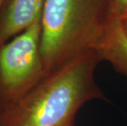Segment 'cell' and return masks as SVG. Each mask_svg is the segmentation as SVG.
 <instances>
[{"mask_svg":"<svg viewBox=\"0 0 127 126\" xmlns=\"http://www.w3.org/2000/svg\"><path fill=\"white\" fill-rule=\"evenodd\" d=\"M45 0H5L0 10V46L42 17Z\"/></svg>","mask_w":127,"mask_h":126,"instance_id":"cell-4","label":"cell"},{"mask_svg":"<svg viewBox=\"0 0 127 126\" xmlns=\"http://www.w3.org/2000/svg\"><path fill=\"white\" fill-rule=\"evenodd\" d=\"M98 59L95 51L89 49L45 75L1 111L0 126H75L78 111L86 102L106 99L94 77Z\"/></svg>","mask_w":127,"mask_h":126,"instance_id":"cell-1","label":"cell"},{"mask_svg":"<svg viewBox=\"0 0 127 126\" xmlns=\"http://www.w3.org/2000/svg\"><path fill=\"white\" fill-rule=\"evenodd\" d=\"M0 114H1V111H0Z\"/></svg>","mask_w":127,"mask_h":126,"instance_id":"cell-9","label":"cell"},{"mask_svg":"<svg viewBox=\"0 0 127 126\" xmlns=\"http://www.w3.org/2000/svg\"><path fill=\"white\" fill-rule=\"evenodd\" d=\"M4 1H5V0H0V10H1V7L2 6V4H3Z\"/></svg>","mask_w":127,"mask_h":126,"instance_id":"cell-8","label":"cell"},{"mask_svg":"<svg viewBox=\"0 0 127 126\" xmlns=\"http://www.w3.org/2000/svg\"><path fill=\"white\" fill-rule=\"evenodd\" d=\"M41 18L0 46V111L20 100L45 76L40 53Z\"/></svg>","mask_w":127,"mask_h":126,"instance_id":"cell-3","label":"cell"},{"mask_svg":"<svg viewBox=\"0 0 127 126\" xmlns=\"http://www.w3.org/2000/svg\"><path fill=\"white\" fill-rule=\"evenodd\" d=\"M117 2L121 8H123L127 12V0H117Z\"/></svg>","mask_w":127,"mask_h":126,"instance_id":"cell-6","label":"cell"},{"mask_svg":"<svg viewBox=\"0 0 127 126\" xmlns=\"http://www.w3.org/2000/svg\"><path fill=\"white\" fill-rule=\"evenodd\" d=\"M121 22H122V25H123L124 28H125L126 33H127V15H126L123 18H121Z\"/></svg>","mask_w":127,"mask_h":126,"instance_id":"cell-7","label":"cell"},{"mask_svg":"<svg viewBox=\"0 0 127 126\" xmlns=\"http://www.w3.org/2000/svg\"><path fill=\"white\" fill-rule=\"evenodd\" d=\"M92 49L100 59L109 61L127 76V33L121 19H115L103 27Z\"/></svg>","mask_w":127,"mask_h":126,"instance_id":"cell-5","label":"cell"},{"mask_svg":"<svg viewBox=\"0 0 127 126\" xmlns=\"http://www.w3.org/2000/svg\"><path fill=\"white\" fill-rule=\"evenodd\" d=\"M89 0H45L40 53L45 74L92 49L102 30L94 22Z\"/></svg>","mask_w":127,"mask_h":126,"instance_id":"cell-2","label":"cell"}]
</instances>
